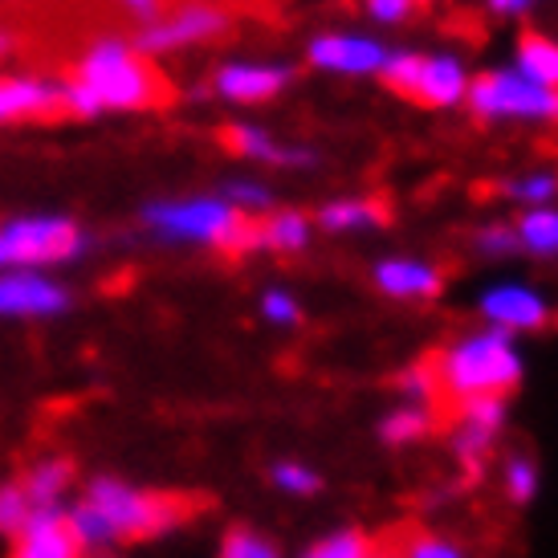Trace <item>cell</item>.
I'll use <instances>...</instances> for the list:
<instances>
[{
	"mask_svg": "<svg viewBox=\"0 0 558 558\" xmlns=\"http://www.w3.org/2000/svg\"><path fill=\"white\" fill-rule=\"evenodd\" d=\"M433 375L440 396L452 403L469 400H489V396H506L522 384L526 375V355L522 342L501 335V330H469L461 339H452L449 347H440L433 359Z\"/></svg>",
	"mask_w": 558,
	"mask_h": 558,
	"instance_id": "obj_1",
	"label": "cell"
},
{
	"mask_svg": "<svg viewBox=\"0 0 558 558\" xmlns=\"http://www.w3.org/2000/svg\"><path fill=\"white\" fill-rule=\"evenodd\" d=\"M143 225L151 233L168 236V241H184V245H208L229 248V253H245V248H262L257 225L236 213L225 196H184V201H156L143 208Z\"/></svg>",
	"mask_w": 558,
	"mask_h": 558,
	"instance_id": "obj_2",
	"label": "cell"
},
{
	"mask_svg": "<svg viewBox=\"0 0 558 558\" xmlns=\"http://www.w3.org/2000/svg\"><path fill=\"white\" fill-rule=\"evenodd\" d=\"M78 82L98 98L102 110H143L168 98V86L159 82V74L143 62L140 49L126 41H98L82 58Z\"/></svg>",
	"mask_w": 558,
	"mask_h": 558,
	"instance_id": "obj_3",
	"label": "cell"
},
{
	"mask_svg": "<svg viewBox=\"0 0 558 558\" xmlns=\"http://www.w3.org/2000/svg\"><path fill=\"white\" fill-rule=\"evenodd\" d=\"M465 107L481 123H558V90H546L513 65L473 74Z\"/></svg>",
	"mask_w": 558,
	"mask_h": 558,
	"instance_id": "obj_4",
	"label": "cell"
},
{
	"mask_svg": "<svg viewBox=\"0 0 558 558\" xmlns=\"http://www.w3.org/2000/svg\"><path fill=\"white\" fill-rule=\"evenodd\" d=\"M86 501L107 518L114 538H151V534H163L184 518V501L147 494V489H135V485L110 477L90 481Z\"/></svg>",
	"mask_w": 558,
	"mask_h": 558,
	"instance_id": "obj_5",
	"label": "cell"
},
{
	"mask_svg": "<svg viewBox=\"0 0 558 558\" xmlns=\"http://www.w3.org/2000/svg\"><path fill=\"white\" fill-rule=\"evenodd\" d=\"M86 236L65 217H16L0 225V274L9 269H41L53 262H74Z\"/></svg>",
	"mask_w": 558,
	"mask_h": 558,
	"instance_id": "obj_6",
	"label": "cell"
},
{
	"mask_svg": "<svg viewBox=\"0 0 558 558\" xmlns=\"http://www.w3.org/2000/svg\"><path fill=\"white\" fill-rule=\"evenodd\" d=\"M510 424V400L506 396H489V400L457 403V424H452V457L465 469L469 477H481L489 457L497 452L501 436Z\"/></svg>",
	"mask_w": 558,
	"mask_h": 558,
	"instance_id": "obj_7",
	"label": "cell"
},
{
	"mask_svg": "<svg viewBox=\"0 0 558 558\" xmlns=\"http://www.w3.org/2000/svg\"><path fill=\"white\" fill-rule=\"evenodd\" d=\"M477 314L489 330H501L510 339H522V335H534V330H546L550 323V302L538 286L530 281H494L477 294Z\"/></svg>",
	"mask_w": 558,
	"mask_h": 558,
	"instance_id": "obj_8",
	"label": "cell"
},
{
	"mask_svg": "<svg viewBox=\"0 0 558 558\" xmlns=\"http://www.w3.org/2000/svg\"><path fill=\"white\" fill-rule=\"evenodd\" d=\"M306 62L323 74H339V78H379V70L388 62V46L372 37V33H318L306 46Z\"/></svg>",
	"mask_w": 558,
	"mask_h": 558,
	"instance_id": "obj_9",
	"label": "cell"
},
{
	"mask_svg": "<svg viewBox=\"0 0 558 558\" xmlns=\"http://www.w3.org/2000/svg\"><path fill=\"white\" fill-rule=\"evenodd\" d=\"M225 29H229V16L220 13V9H213V4H184V9L143 25L135 46H140V53H175V49L213 41Z\"/></svg>",
	"mask_w": 558,
	"mask_h": 558,
	"instance_id": "obj_10",
	"label": "cell"
},
{
	"mask_svg": "<svg viewBox=\"0 0 558 558\" xmlns=\"http://www.w3.org/2000/svg\"><path fill=\"white\" fill-rule=\"evenodd\" d=\"M372 286L384 298H391V302H433L445 290V274L428 257H403V253H396V257L375 262Z\"/></svg>",
	"mask_w": 558,
	"mask_h": 558,
	"instance_id": "obj_11",
	"label": "cell"
},
{
	"mask_svg": "<svg viewBox=\"0 0 558 558\" xmlns=\"http://www.w3.org/2000/svg\"><path fill=\"white\" fill-rule=\"evenodd\" d=\"M290 65L281 62H225L217 70V94L225 102H236V107H262L269 98H278L286 86H290Z\"/></svg>",
	"mask_w": 558,
	"mask_h": 558,
	"instance_id": "obj_12",
	"label": "cell"
},
{
	"mask_svg": "<svg viewBox=\"0 0 558 558\" xmlns=\"http://www.w3.org/2000/svg\"><path fill=\"white\" fill-rule=\"evenodd\" d=\"M469 82H473V74L457 53H420L416 86L408 98H416L433 110H457L465 107Z\"/></svg>",
	"mask_w": 558,
	"mask_h": 558,
	"instance_id": "obj_13",
	"label": "cell"
},
{
	"mask_svg": "<svg viewBox=\"0 0 558 558\" xmlns=\"http://www.w3.org/2000/svg\"><path fill=\"white\" fill-rule=\"evenodd\" d=\"M65 290L53 286L37 269H9L0 274V314L4 318H46L65 311Z\"/></svg>",
	"mask_w": 558,
	"mask_h": 558,
	"instance_id": "obj_14",
	"label": "cell"
},
{
	"mask_svg": "<svg viewBox=\"0 0 558 558\" xmlns=\"http://www.w3.org/2000/svg\"><path fill=\"white\" fill-rule=\"evenodd\" d=\"M225 143H229V151H236L241 159H253V163H265V168H314L318 156H314L311 147H290V143H281L278 135H269L265 126L257 123H233L225 131Z\"/></svg>",
	"mask_w": 558,
	"mask_h": 558,
	"instance_id": "obj_15",
	"label": "cell"
},
{
	"mask_svg": "<svg viewBox=\"0 0 558 558\" xmlns=\"http://www.w3.org/2000/svg\"><path fill=\"white\" fill-rule=\"evenodd\" d=\"M62 107V86L33 74H4L0 78V123H29L46 119Z\"/></svg>",
	"mask_w": 558,
	"mask_h": 558,
	"instance_id": "obj_16",
	"label": "cell"
},
{
	"mask_svg": "<svg viewBox=\"0 0 558 558\" xmlns=\"http://www.w3.org/2000/svg\"><path fill=\"white\" fill-rule=\"evenodd\" d=\"M13 558H78V543L65 526V513L33 510L25 530L16 534Z\"/></svg>",
	"mask_w": 558,
	"mask_h": 558,
	"instance_id": "obj_17",
	"label": "cell"
},
{
	"mask_svg": "<svg viewBox=\"0 0 558 558\" xmlns=\"http://www.w3.org/2000/svg\"><path fill=\"white\" fill-rule=\"evenodd\" d=\"M379 225H388V208L367 196H339L318 208V229L323 233H372Z\"/></svg>",
	"mask_w": 558,
	"mask_h": 558,
	"instance_id": "obj_18",
	"label": "cell"
},
{
	"mask_svg": "<svg viewBox=\"0 0 558 558\" xmlns=\"http://www.w3.org/2000/svg\"><path fill=\"white\" fill-rule=\"evenodd\" d=\"M433 433H436V408H424V403H396L375 424L379 445H388V449H412V445L428 440Z\"/></svg>",
	"mask_w": 558,
	"mask_h": 558,
	"instance_id": "obj_19",
	"label": "cell"
},
{
	"mask_svg": "<svg viewBox=\"0 0 558 558\" xmlns=\"http://www.w3.org/2000/svg\"><path fill=\"white\" fill-rule=\"evenodd\" d=\"M513 236L518 248L538 257V262H555L558 257V204L543 208H522V217L513 220Z\"/></svg>",
	"mask_w": 558,
	"mask_h": 558,
	"instance_id": "obj_20",
	"label": "cell"
},
{
	"mask_svg": "<svg viewBox=\"0 0 558 558\" xmlns=\"http://www.w3.org/2000/svg\"><path fill=\"white\" fill-rule=\"evenodd\" d=\"M257 236H262V248H269V253H302L314 241V220L298 208H278L257 225Z\"/></svg>",
	"mask_w": 558,
	"mask_h": 558,
	"instance_id": "obj_21",
	"label": "cell"
},
{
	"mask_svg": "<svg viewBox=\"0 0 558 558\" xmlns=\"http://www.w3.org/2000/svg\"><path fill=\"white\" fill-rule=\"evenodd\" d=\"M538 494H543V465H538V457L526 449L506 452L501 457V497L522 510Z\"/></svg>",
	"mask_w": 558,
	"mask_h": 558,
	"instance_id": "obj_22",
	"label": "cell"
},
{
	"mask_svg": "<svg viewBox=\"0 0 558 558\" xmlns=\"http://www.w3.org/2000/svg\"><path fill=\"white\" fill-rule=\"evenodd\" d=\"M513 70L546 90H558V41L543 33H526L513 49Z\"/></svg>",
	"mask_w": 558,
	"mask_h": 558,
	"instance_id": "obj_23",
	"label": "cell"
},
{
	"mask_svg": "<svg viewBox=\"0 0 558 558\" xmlns=\"http://www.w3.org/2000/svg\"><path fill=\"white\" fill-rule=\"evenodd\" d=\"M70 477H74V469H70L65 457H46V461H37V465L25 473L21 489H25L33 510H53V501L65 494Z\"/></svg>",
	"mask_w": 558,
	"mask_h": 558,
	"instance_id": "obj_24",
	"label": "cell"
},
{
	"mask_svg": "<svg viewBox=\"0 0 558 558\" xmlns=\"http://www.w3.org/2000/svg\"><path fill=\"white\" fill-rule=\"evenodd\" d=\"M501 196L513 204H522V208H543V204H555L558 201V171L550 168H530L522 175H510L506 184H501Z\"/></svg>",
	"mask_w": 558,
	"mask_h": 558,
	"instance_id": "obj_25",
	"label": "cell"
},
{
	"mask_svg": "<svg viewBox=\"0 0 558 558\" xmlns=\"http://www.w3.org/2000/svg\"><path fill=\"white\" fill-rule=\"evenodd\" d=\"M302 558H384V550L375 546V538L367 530L351 526V530H335V534L311 543Z\"/></svg>",
	"mask_w": 558,
	"mask_h": 558,
	"instance_id": "obj_26",
	"label": "cell"
},
{
	"mask_svg": "<svg viewBox=\"0 0 558 558\" xmlns=\"http://www.w3.org/2000/svg\"><path fill=\"white\" fill-rule=\"evenodd\" d=\"M269 485L286 497H318L326 481H323V473L311 469L306 461L286 457V461H274V465H269Z\"/></svg>",
	"mask_w": 558,
	"mask_h": 558,
	"instance_id": "obj_27",
	"label": "cell"
},
{
	"mask_svg": "<svg viewBox=\"0 0 558 558\" xmlns=\"http://www.w3.org/2000/svg\"><path fill=\"white\" fill-rule=\"evenodd\" d=\"M65 526H70V534H74L78 550H98V546L114 543V534H110L107 518L94 510L90 501H78L74 510L65 513Z\"/></svg>",
	"mask_w": 558,
	"mask_h": 558,
	"instance_id": "obj_28",
	"label": "cell"
},
{
	"mask_svg": "<svg viewBox=\"0 0 558 558\" xmlns=\"http://www.w3.org/2000/svg\"><path fill=\"white\" fill-rule=\"evenodd\" d=\"M220 558H286V555H281V546L274 538H265V534H257V530L248 526H236L225 534Z\"/></svg>",
	"mask_w": 558,
	"mask_h": 558,
	"instance_id": "obj_29",
	"label": "cell"
},
{
	"mask_svg": "<svg viewBox=\"0 0 558 558\" xmlns=\"http://www.w3.org/2000/svg\"><path fill=\"white\" fill-rule=\"evenodd\" d=\"M400 396L403 403H424V408H433L440 400V388H436V375H433V363H416V367H408L400 375Z\"/></svg>",
	"mask_w": 558,
	"mask_h": 558,
	"instance_id": "obj_30",
	"label": "cell"
},
{
	"mask_svg": "<svg viewBox=\"0 0 558 558\" xmlns=\"http://www.w3.org/2000/svg\"><path fill=\"white\" fill-rule=\"evenodd\" d=\"M416 70H420L416 49H388V62H384V70H379V78L388 82L391 90L412 94V86H416Z\"/></svg>",
	"mask_w": 558,
	"mask_h": 558,
	"instance_id": "obj_31",
	"label": "cell"
},
{
	"mask_svg": "<svg viewBox=\"0 0 558 558\" xmlns=\"http://www.w3.org/2000/svg\"><path fill=\"white\" fill-rule=\"evenodd\" d=\"M33 518V506L21 485H0V534H21Z\"/></svg>",
	"mask_w": 558,
	"mask_h": 558,
	"instance_id": "obj_32",
	"label": "cell"
},
{
	"mask_svg": "<svg viewBox=\"0 0 558 558\" xmlns=\"http://www.w3.org/2000/svg\"><path fill=\"white\" fill-rule=\"evenodd\" d=\"M473 245H477L481 257L501 262V257H513V253H518V236H513V225L494 220V225H481L477 236H473Z\"/></svg>",
	"mask_w": 558,
	"mask_h": 558,
	"instance_id": "obj_33",
	"label": "cell"
},
{
	"mask_svg": "<svg viewBox=\"0 0 558 558\" xmlns=\"http://www.w3.org/2000/svg\"><path fill=\"white\" fill-rule=\"evenodd\" d=\"M262 318L269 326H298L302 323V302H298L290 290L274 286V290H265L262 294Z\"/></svg>",
	"mask_w": 558,
	"mask_h": 558,
	"instance_id": "obj_34",
	"label": "cell"
},
{
	"mask_svg": "<svg viewBox=\"0 0 558 558\" xmlns=\"http://www.w3.org/2000/svg\"><path fill=\"white\" fill-rule=\"evenodd\" d=\"M225 201L233 204L236 213H269L274 208V192L257 180H236V184L225 187Z\"/></svg>",
	"mask_w": 558,
	"mask_h": 558,
	"instance_id": "obj_35",
	"label": "cell"
},
{
	"mask_svg": "<svg viewBox=\"0 0 558 558\" xmlns=\"http://www.w3.org/2000/svg\"><path fill=\"white\" fill-rule=\"evenodd\" d=\"M400 558H469V550L461 543L445 538V534H416L400 550Z\"/></svg>",
	"mask_w": 558,
	"mask_h": 558,
	"instance_id": "obj_36",
	"label": "cell"
},
{
	"mask_svg": "<svg viewBox=\"0 0 558 558\" xmlns=\"http://www.w3.org/2000/svg\"><path fill=\"white\" fill-rule=\"evenodd\" d=\"M363 4H367V16L379 25H403L416 13V0H363Z\"/></svg>",
	"mask_w": 558,
	"mask_h": 558,
	"instance_id": "obj_37",
	"label": "cell"
},
{
	"mask_svg": "<svg viewBox=\"0 0 558 558\" xmlns=\"http://www.w3.org/2000/svg\"><path fill=\"white\" fill-rule=\"evenodd\" d=\"M62 107L70 110V114H78V119H94V114L102 110V107H98V98H94V94L86 90L78 78L62 86Z\"/></svg>",
	"mask_w": 558,
	"mask_h": 558,
	"instance_id": "obj_38",
	"label": "cell"
},
{
	"mask_svg": "<svg viewBox=\"0 0 558 558\" xmlns=\"http://www.w3.org/2000/svg\"><path fill=\"white\" fill-rule=\"evenodd\" d=\"M534 4V0H485V9L497 16H522Z\"/></svg>",
	"mask_w": 558,
	"mask_h": 558,
	"instance_id": "obj_39",
	"label": "cell"
},
{
	"mask_svg": "<svg viewBox=\"0 0 558 558\" xmlns=\"http://www.w3.org/2000/svg\"><path fill=\"white\" fill-rule=\"evenodd\" d=\"M123 4L140 16V21H147V25H151V21H159V0H123Z\"/></svg>",
	"mask_w": 558,
	"mask_h": 558,
	"instance_id": "obj_40",
	"label": "cell"
},
{
	"mask_svg": "<svg viewBox=\"0 0 558 558\" xmlns=\"http://www.w3.org/2000/svg\"><path fill=\"white\" fill-rule=\"evenodd\" d=\"M9 46H13V41H9V33H0V58L9 53Z\"/></svg>",
	"mask_w": 558,
	"mask_h": 558,
	"instance_id": "obj_41",
	"label": "cell"
}]
</instances>
